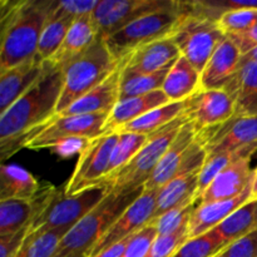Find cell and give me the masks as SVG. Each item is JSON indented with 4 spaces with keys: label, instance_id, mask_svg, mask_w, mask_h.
<instances>
[{
    "label": "cell",
    "instance_id": "1",
    "mask_svg": "<svg viewBox=\"0 0 257 257\" xmlns=\"http://www.w3.org/2000/svg\"><path fill=\"white\" fill-rule=\"evenodd\" d=\"M63 84L64 70L48 62L42 78L0 114V160L27 148L54 119Z\"/></svg>",
    "mask_w": 257,
    "mask_h": 257
},
{
    "label": "cell",
    "instance_id": "2",
    "mask_svg": "<svg viewBox=\"0 0 257 257\" xmlns=\"http://www.w3.org/2000/svg\"><path fill=\"white\" fill-rule=\"evenodd\" d=\"M54 0L0 3V72L37 58L43 29Z\"/></svg>",
    "mask_w": 257,
    "mask_h": 257
},
{
    "label": "cell",
    "instance_id": "3",
    "mask_svg": "<svg viewBox=\"0 0 257 257\" xmlns=\"http://www.w3.org/2000/svg\"><path fill=\"white\" fill-rule=\"evenodd\" d=\"M143 192V187L130 192H109V195L73 226L60 240L53 257H88L105 231L117 221L125 208Z\"/></svg>",
    "mask_w": 257,
    "mask_h": 257
},
{
    "label": "cell",
    "instance_id": "4",
    "mask_svg": "<svg viewBox=\"0 0 257 257\" xmlns=\"http://www.w3.org/2000/svg\"><path fill=\"white\" fill-rule=\"evenodd\" d=\"M119 68L107 43L98 37L94 44L64 68V84L57 105V114L104 82Z\"/></svg>",
    "mask_w": 257,
    "mask_h": 257
},
{
    "label": "cell",
    "instance_id": "5",
    "mask_svg": "<svg viewBox=\"0 0 257 257\" xmlns=\"http://www.w3.org/2000/svg\"><path fill=\"white\" fill-rule=\"evenodd\" d=\"M187 120V117L182 114L162 130L152 133L140 152L122 170L105 177L102 185L107 186L110 192L117 193L130 192L145 187L146 182L155 172L161 158L172 145L178 132Z\"/></svg>",
    "mask_w": 257,
    "mask_h": 257
},
{
    "label": "cell",
    "instance_id": "6",
    "mask_svg": "<svg viewBox=\"0 0 257 257\" xmlns=\"http://www.w3.org/2000/svg\"><path fill=\"white\" fill-rule=\"evenodd\" d=\"M186 9V2H177L175 7L138 18L103 39L113 57L120 62L133 50L170 37Z\"/></svg>",
    "mask_w": 257,
    "mask_h": 257
},
{
    "label": "cell",
    "instance_id": "7",
    "mask_svg": "<svg viewBox=\"0 0 257 257\" xmlns=\"http://www.w3.org/2000/svg\"><path fill=\"white\" fill-rule=\"evenodd\" d=\"M186 5L187 9L170 38L177 45L181 55L202 73L216 48L226 39V34L217 20L193 12L188 2Z\"/></svg>",
    "mask_w": 257,
    "mask_h": 257
},
{
    "label": "cell",
    "instance_id": "8",
    "mask_svg": "<svg viewBox=\"0 0 257 257\" xmlns=\"http://www.w3.org/2000/svg\"><path fill=\"white\" fill-rule=\"evenodd\" d=\"M109 192V188L105 185L95 186L72 196L65 195L63 186L55 188L54 195L45 210L33 222L30 232L53 230L68 232L73 226L92 212Z\"/></svg>",
    "mask_w": 257,
    "mask_h": 257
},
{
    "label": "cell",
    "instance_id": "9",
    "mask_svg": "<svg viewBox=\"0 0 257 257\" xmlns=\"http://www.w3.org/2000/svg\"><path fill=\"white\" fill-rule=\"evenodd\" d=\"M118 137V133H112L99 136L89 141L87 147L78 157L72 176L65 185H63L65 195H77L102 185V181L108 175L110 156Z\"/></svg>",
    "mask_w": 257,
    "mask_h": 257
},
{
    "label": "cell",
    "instance_id": "10",
    "mask_svg": "<svg viewBox=\"0 0 257 257\" xmlns=\"http://www.w3.org/2000/svg\"><path fill=\"white\" fill-rule=\"evenodd\" d=\"M176 4L177 2L173 0H100L92 18L99 37L107 38L138 18L168 9Z\"/></svg>",
    "mask_w": 257,
    "mask_h": 257
},
{
    "label": "cell",
    "instance_id": "11",
    "mask_svg": "<svg viewBox=\"0 0 257 257\" xmlns=\"http://www.w3.org/2000/svg\"><path fill=\"white\" fill-rule=\"evenodd\" d=\"M207 157L257 147V117H235L197 135Z\"/></svg>",
    "mask_w": 257,
    "mask_h": 257
},
{
    "label": "cell",
    "instance_id": "12",
    "mask_svg": "<svg viewBox=\"0 0 257 257\" xmlns=\"http://www.w3.org/2000/svg\"><path fill=\"white\" fill-rule=\"evenodd\" d=\"M183 114L198 135L231 119L235 115V103L223 89H200L185 100Z\"/></svg>",
    "mask_w": 257,
    "mask_h": 257
},
{
    "label": "cell",
    "instance_id": "13",
    "mask_svg": "<svg viewBox=\"0 0 257 257\" xmlns=\"http://www.w3.org/2000/svg\"><path fill=\"white\" fill-rule=\"evenodd\" d=\"M160 190L145 191L142 195L133 203H131L124 212L117 218L114 223L104 232V235L99 238L94 247L90 251L89 256H94L100 251L132 237L137 232H140L143 227L152 221L157 203V196Z\"/></svg>",
    "mask_w": 257,
    "mask_h": 257
},
{
    "label": "cell",
    "instance_id": "14",
    "mask_svg": "<svg viewBox=\"0 0 257 257\" xmlns=\"http://www.w3.org/2000/svg\"><path fill=\"white\" fill-rule=\"evenodd\" d=\"M109 113L80 115H55L54 119L28 145L29 150L52 148L65 138L82 137L93 140L102 136Z\"/></svg>",
    "mask_w": 257,
    "mask_h": 257
},
{
    "label": "cell",
    "instance_id": "15",
    "mask_svg": "<svg viewBox=\"0 0 257 257\" xmlns=\"http://www.w3.org/2000/svg\"><path fill=\"white\" fill-rule=\"evenodd\" d=\"M180 57V49L168 37L133 50L120 60L119 68L123 73L152 74L171 69Z\"/></svg>",
    "mask_w": 257,
    "mask_h": 257
},
{
    "label": "cell",
    "instance_id": "16",
    "mask_svg": "<svg viewBox=\"0 0 257 257\" xmlns=\"http://www.w3.org/2000/svg\"><path fill=\"white\" fill-rule=\"evenodd\" d=\"M55 188L50 183H42V188L34 200L0 201V236L13 235L23 228L32 227L33 222L52 200Z\"/></svg>",
    "mask_w": 257,
    "mask_h": 257
},
{
    "label": "cell",
    "instance_id": "17",
    "mask_svg": "<svg viewBox=\"0 0 257 257\" xmlns=\"http://www.w3.org/2000/svg\"><path fill=\"white\" fill-rule=\"evenodd\" d=\"M197 140V133L190 122H186L185 125L181 128L177 137L172 142L163 157L161 158L160 163L156 167L155 172L146 182L143 190L153 191L161 190L165 185H167L172 178L176 177L182 167L183 162L190 155L193 145Z\"/></svg>",
    "mask_w": 257,
    "mask_h": 257
},
{
    "label": "cell",
    "instance_id": "18",
    "mask_svg": "<svg viewBox=\"0 0 257 257\" xmlns=\"http://www.w3.org/2000/svg\"><path fill=\"white\" fill-rule=\"evenodd\" d=\"M251 157L252 156L241 157L228 165L202 193L198 203L227 200L245 192L251 186L253 176Z\"/></svg>",
    "mask_w": 257,
    "mask_h": 257
},
{
    "label": "cell",
    "instance_id": "19",
    "mask_svg": "<svg viewBox=\"0 0 257 257\" xmlns=\"http://www.w3.org/2000/svg\"><path fill=\"white\" fill-rule=\"evenodd\" d=\"M223 90L235 103V117H257V62L242 55L237 70Z\"/></svg>",
    "mask_w": 257,
    "mask_h": 257
},
{
    "label": "cell",
    "instance_id": "20",
    "mask_svg": "<svg viewBox=\"0 0 257 257\" xmlns=\"http://www.w3.org/2000/svg\"><path fill=\"white\" fill-rule=\"evenodd\" d=\"M251 200V186L236 197L198 203L188 222V240L208 233Z\"/></svg>",
    "mask_w": 257,
    "mask_h": 257
},
{
    "label": "cell",
    "instance_id": "21",
    "mask_svg": "<svg viewBox=\"0 0 257 257\" xmlns=\"http://www.w3.org/2000/svg\"><path fill=\"white\" fill-rule=\"evenodd\" d=\"M47 63L38 58L0 72V114L27 93L47 69Z\"/></svg>",
    "mask_w": 257,
    "mask_h": 257
},
{
    "label": "cell",
    "instance_id": "22",
    "mask_svg": "<svg viewBox=\"0 0 257 257\" xmlns=\"http://www.w3.org/2000/svg\"><path fill=\"white\" fill-rule=\"evenodd\" d=\"M242 59V53L228 37L216 48L201 73V89H223L232 78Z\"/></svg>",
    "mask_w": 257,
    "mask_h": 257
},
{
    "label": "cell",
    "instance_id": "23",
    "mask_svg": "<svg viewBox=\"0 0 257 257\" xmlns=\"http://www.w3.org/2000/svg\"><path fill=\"white\" fill-rule=\"evenodd\" d=\"M122 70L118 68L98 87L88 92L79 99L65 108L57 115H80L98 114V113H110L119 102V83Z\"/></svg>",
    "mask_w": 257,
    "mask_h": 257
},
{
    "label": "cell",
    "instance_id": "24",
    "mask_svg": "<svg viewBox=\"0 0 257 257\" xmlns=\"http://www.w3.org/2000/svg\"><path fill=\"white\" fill-rule=\"evenodd\" d=\"M168 103H170V99L162 90H156V92L140 95V97L119 100L108 115L107 122L103 127L102 136L112 135L118 128L123 127V125L145 115L146 113L168 104Z\"/></svg>",
    "mask_w": 257,
    "mask_h": 257
},
{
    "label": "cell",
    "instance_id": "25",
    "mask_svg": "<svg viewBox=\"0 0 257 257\" xmlns=\"http://www.w3.org/2000/svg\"><path fill=\"white\" fill-rule=\"evenodd\" d=\"M98 37L99 33L92 15L79 18L73 22L59 50L48 62L63 70L73 59L89 49Z\"/></svg>",
    "mask_w": 257,
    "mask_h": 257
},
{
    "label": "cell",
    "instance_id": "26",
    "mask_svg": "<svg viewBox=\"0 0 257 257\" xmlns=\"http://www.w3.org/2000/svg\"><path fill=\"white\" fill-rule=\"evenodd\" d=\"M200 171H180L175 178L158 191L156 211L151 222L185 201L196 198Z\"/></svg>",
    "mask_w": 257,
    "mask_h": 257
},
{
    "label": "cell",
    "instance_id": "27",
    "mask_svg": "<svg viewBox=\"0 0 257 257\" xmlns=\"http://www.w3.org/2000/svg\"><path fill=\"white\" fill-rule=\"evenodd\" d=\"M201 89V73L181 55L168 70L162 92L170 102H183Z\"/></svg>",
    "mask_w": 257,
    "mask_h": 257
},
{
    "label": "cell",
    "instance_id": "28",
    "mask_svg": "<svg viewBox=\"0 0 257 257\" xmlns=\"http://www.w3.org/2000/svg\"><path fill=\"white\" fill-rule=\"evenodd\" d=\"M42 183L25 168L17 165H3L0 168V201L34 200Z\"/></svg>",
    "mask_w": 257,
    "mask_h": 257
},
{
    "label": "cell",
    "instance_id": "29",
    "mask_svg": "<svg viewBox=\"0 0 257 257\" xmlns=\"http://www.w3.org/2000/svg\"><path fill=\"white\" fill-rule=\"evenodd\" d=\"M226 246L257 231V200L248 201L213 228Z\"/></svg>",
    "mask_w": 257,
    "mask_h": 257
},
{
    "label": "cell",
    "instance_id": "30",
    "mask_svg": "<svg viewBox=\"0 0 257 257\" xmlns=\"http://www.w3.org/2000/svg\"><path fill=\"white\" fill-rule=\"evenodd\" d=\"M183 110H185V100L170 102L168 104L156 108L138 119L118 128L114 133H137V135L151 136L182 115Z\"/></svg>",
    "mask_w": 257,
    "mask_h": 257
},
{
    "label": "cell",
    "instance_id": "31",
    "mask_svg": "<svg viewBox=\"0 0 257 257\" xmlns=\"http://www.w3.org/2000/svg\"><path fill=\"white\" fill-rule=\"evenodd\" d=\"M168 70L170 69L152 74H131L122 72L119 83V100L162 90Z\"/></svg>",
    "mask_w": 257,
    "mask_h": 257
},
{
    "label": "cell",
    "instance_id": "32",
    "mask_svg": "<svg viewBox=\"0 0 257 257\" xmlns=\"http://www.w3.org/2000/svg\"><path fill=\"white\" fill-rule=\"evenodd\" d=\"M74 20L65 19V18H49L43 29L38 45L37 58L42 62H48L54 57L55 53L59 50L60 45L64 42L69 28L72 27Z\"/></svg>",
    "mask_w": 257,
    "mask_h": 257
},
{
    "label": "cell",
    "instance_id": "33",
    "mask_svg": "<svg viewBox=\"0 0 257 257\" xmlns=\"http://www.w3.org/2000/svg\"><path fill=\"white\" fill-rule=\"evenodd\" d=\"M65 231H35L29 232L17 257H53Z\"/></svg>",
    "mask_w": 257,
    "mask_h": 257
},
{
    "label": "cell",
    "instance_id": "34",
    "mask_svg": "<svg viewBox=\"0 0 257 257\" xmlns=\"http://www.w3.org/2000/svg\"><path fill=\"white\" fill-rule=\"evenodd\" d=\"M118 135L119 137L110 156L109 170L105 177L114 175L118 171L122 170L140 152V150L146 145L150 137V136L137 135V133H118Z\"/></svg>",
    "mask_w": 257,
    "mask_h": 257
},
{
    "label": "cell",
    "instance_id": "35",
    "mask_svg": "<svg viewBox=\"0 0 257 257\" xmlns=\"http://www.w3.org/2000/svg\"><path fill=\"white\" fill-rule=\"evenodd\" d=\"M197 206L198 201L196 198H191V200H187L181 205L176 206L172 210H170L165 215L153 221L152 223L156 225L158 236L173 235L182 227L188 226L191 215Z\"/></svg>",
    "mask_w": 257,
    "mask_h": 257
},
{
    "label": "cell",
    "instance_id": "36",
    "mask_svg": "<svg viewBox=\"0 0 257 257\" xmlns=\"http://www.w3.org/2000/svg\"><path fill=\"white\" fill-rule=\"evenodd\" d=\"M227 246L220 236L212 230L205 235L186 241L172 257H216Z\"/></svg>",
    "mask_w": 257,
    "mask_h": 257
},
{
    "label": "cell",
    "instance_id": "37",
    "mask_svg": "<svg viewBox=\"0 0 257 257\" xmlns=\"http://www.w3.org/2000/svg\"><path fill=\"white\" fill-rule=\"evenodd\" d=\"M217 23L226 37L242 34L257 23V10L238 9L226 12L218 18Z\"/></svg>",
    "mask_w": 257,
    "mask_h": 257
},
{
    "label": "cell",
    "instance_id": "38",
    "mask_svg": "<svg viewBox=\"0 0 257 257\" xmlns=\"http://www.w3.org/2000/svg\"><path fill=\"white\" fill-rule=\"evenodd\" d=\"M99 0H68V2H53L49 18H65L77 20L79 18L92 15Z\"/></svg>",
    "mask_w": 257,
    "mask_h": 257
},
{
    "label": "cell",
    "instance_id": "39",
    "mask_svg": "<svg viewBox=\"0 0 257 257\" xmlns=\"http://www.w3.org/2000/svg\"><path fill=\"white\" fill-rule=\"evenodd\" d=\"M187 240L188 226H185L173 235L157 236L145 257H172Z\"/></svg>",
    "mask_w": 257,
    "mask_h": 257
},
{
    "label": "cell",
    "instance_id": "40",
    "mask_svg": "<svg viewBox=\"0 0 257 257\" xmlns=\"http://www.w3.org/2000/svg\"><path fill=\"white\" fill-rule=\"evenodd\" d=\"M157 228L155 223L150 222L146 227H143L140 232L131 237L130 243L125 248L122 257H145L152 243L157 238Z\"/></svg>",
    "mask_w": 257,
    "mask_h": 257
},
{
    "label": "cell",
    "instance_id": "41",
    "mask_svg": "<svg viewBox=\"0 0 257 257\" xmlns=\"http://www.w3.org/2000/svg\"><path fill=\"white\" fill-rule=\"evenodd\" d=\"M216 257H257V231L228 245Z\"/></svg>",
    "mask_w": 257,
    "mask_h": 257
},
{
    "label": "cell",
    "instance_id": "42",
    "mask_svg": "<svg viewBox=\"0 0 257 257\" xmlns=\"http://www.w3.org/2000/svg\"><path fill=\"white\" fill-rule=\"evenodd\" d=\"M90 140L82 137H72L65 138L55 143L50 150L53 153L58 155L62 158H69L74 155H80L87 147Z\"/></svg>",
    "mask_w": 257,
    "mask_h": 257
},
{
    "label": "cell",
    "instance_id": "43",
    "mask_svg": "<svg viewBox=\"0 0 257 257\" xmlns=\"http://www.w3.org/2000/svg\"><path fill=\"white\" fill-rule=\"evenodd\" d=\"M29 232L30 227H27L13 235L0 236V257H17Z\"/></svg>",
    "mask_w": 257,
    "mask_h": 257
},
{
    "label": "cell",
    "instance_id": "44",
    "mask_svg": "<svg viewBox=\"0 0 257 257\" xmlns=\"http://www.w3.org/2000/svg\"><path fill=\"white\" fill-rule=\"evenodd\" d=\"M228 38L237 45L242 55L247 54L253 48H257V23L247 32L242 33V34L230 35Z\"/></svg>",
    "mask_w": 257,
    "mask_h": 257
},
{
    "label": "cell",
    "instance_id": "45",
    "mask_svg": "<svg viewBox=\"0 0 257 257\" xmlns=\"http://www.w3.org/2000/svg\"><path fill=\"white\" fill-rule=\"evenodd\" d=\"M130 241H131V237L125 238V240L120 241V242L115 243V245L100 251V252L97 253V255L90 256V257H122L123 253H124L125 248H127L128 243H130Z\"/></svg>",
    "mask_w": 257,
    "mask_h": 257
},
{
    "label": "cell",
    "instance_id": "46",
    "mask_svg": "<svg viewBox=\"0 0 257 257\" xmlns=\"http://www.w3.org/2000/svg\"><path fill=\"white\" fill-rule=\"evenodd\" d=\"M257 200V168L253 171L252 181H251V200L250 201H256Z\"/></svg>",
    "mask_w": 257,
    "mask_h": 257
},
{
    "label": "cell",
    "instance_id": "47",
    "mask_svg": "<svg viewBox=\"0 0 257 257\" xmlns=\"http://www.w3.org/2000/svg\"><path fill=\"white\" fill-rule=\"evenodd\" d=\"M245 57L250 58V59H252V60H255V62H257V48H253L252 50H250L247 54H245Z\"/></svg>",
    "mask_w": 257,
    "mask_h": 257
}]
</instances>
